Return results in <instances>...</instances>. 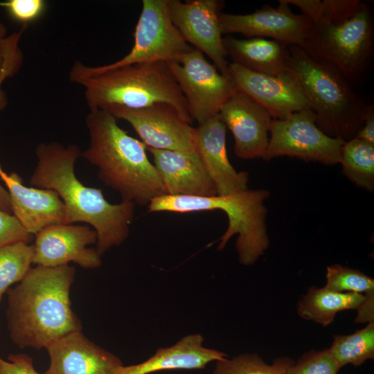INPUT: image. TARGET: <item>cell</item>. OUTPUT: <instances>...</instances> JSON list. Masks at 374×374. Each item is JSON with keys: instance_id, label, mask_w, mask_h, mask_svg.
Returning a JSON list of instances; mask_svg holds the SVG:
<instances>
[{"instance_id": "1", "label": "cell", "mask_w": 374, "mask_h": 374, "mask_svg": "<svg viewBox=\"0 0 374 374\" xmlns=\"http://www.w3.org/2000/svg\"><path fill=\"white\" fill-rule=\"evenodd\" d=\"M37 166L30 179L35 188L54 190L65 208L64 224L84 222L97 234L96 251L102 256L128 237L135 204L107 202L100 189L84 185L76 177L75 164L81 152L70 144L40 143L36 147Z\"/></svg>"}, {"instance_id": "2", "label": "cell", "mask_w": 374, "mask_h": 374, "mask_svg": "<svg viewBox=\"0 0 374 374\" xmlns=\"http://www.w3.org/2000/svg\"><path fill=\"white\" fill-rule=\"evenodd\" d=\"M75 269L67 265L30 268L9 288L6 317L12 342L21 348H46L54 341L82 330L71 308L70 290Z\"/></svg>"}, {"instance_id": "3", "label": "cell", "mask_w": 374, "mask_h": 374, "mask_svg": "<svg viewBox=\"0 0 374 374\" xmlns=\"http://www.w3.org/2000/svg\"><path fill=\"white\" fill-rule=\"evenodd\" d=\"M107 110H90L86 117L88 148L81 152L98 168V177L122 201L148 205L166 195L161 177L146 154L147 146L129 135Z\"/></svg>"}, {"instance_id": "4", "label": "cell", "mask_w": 374, "mask_h": 374, "mask_svg": "<svg viewBox=\"0 0 374 374\" xmlns=\"http://www.w3.org/2000/svg\"><path fill=\"white\" fill-rule=\"evenodd\" d=\"M69 80L84 89L89 110L112 107L139 109L157 103L173 107L190 124L185 97L167 62L136 63L115 68L76 61Z\"/></svg>"}, {"instance_id": "5", "label": "cell", "mask_w": 374, "mask_h": 374, "mask_svg": "<svg viewBox=\"0 0 374 374\" xmlns=\"http://www.w3.org/2000/svg\"><path fill=\"white\" fill-rule=\"evenodd\" d=\"M289 70L296 78L316 115L318 127L328 136L348 141L363 125L369 104L331 64L290 46Z\"/></svg>"}, {"instance_id": "6", "label": "cell", "mask_w": 374, "mask_h": 374, "mask_svg": "<svg viewBox=\"0 0 374 374\" xmlns=\"http://www.w3.org/2000/svg\"><path fill=\"white\" fill-rule=\"evenodd\" d=\"M265 189L241 190L226 195L197 197L163 195L151 200L148 211L190 213L222 210L227 215L228 227L219 239L218 250H222L229 240L238 235L235 248L239 262L249 266L262 256L269 245L264 202L269 197Z\"/></svg>"}, {"instance_id": "7", "label": "cell", "mask_w": 374, "mask_h": 374, "mask_svg": "<svg viewBox=\"0 0 374 374\" xmlns=\"http://www.w3.org/2000/svg\"><path fill=\"white\" fill-rule=\"evenodd\" d=\"M314 26V33L300 48L333 65L353 86L362 82L373 57L374 21L370 8L364 3L344 23Z\"/></svg>"}, {"instance_id": "8", "label": "cell", "mask_w": 374, "mask_h": 374, "mask_svg": "<svg viewBox=\"0 0 374 374\" xmlns=\"http://www.w3.org/2000/svg\"><path fill=\"white\" fill-rule=\"evenodd\" d=\"M312 109L294 112L282 119H272L265 160L288 156L305 161L332 166L340 163L345 141L328 136L316 123Z\"/></svg>"}, {"instance_id": "9", "label": "cell", "mask_w": 374, "mask_h": 374, "mask_svg": "<svg viewBox=\"0 0 374 374\" xmlns=\"http://www.w3.org/2000/svg\"><path fill=\"white\" fill-rule=\"evenodd\" d=\"M168 64L185 97L191 119L199 124L217 115L237 91L230 75L220 73L194 47L177 62Z\"/></svg>"}, {"instance_id": "10", "label": "cell", "mask_w": 374, "mask_h": 374, "mask_svg": "<svg viewBox=\"0 0 374 374\" xmlns=\"http://www.w3.org/2000/svg\"><path fill=\"white\" fill-rule=\"evenodd\" d=\"M131 51L109 68L150 62H177L193 48L170 17L168 0H143Z\"/></svg>"}, {"instance_id": "11", "label": "cell", "mask_w": 374, "mask_h": 374, "mask_svg": "<svg viewBox=\"0 0 374 374\" xmlns=\"http://www.w3.org/2000/svg\"><path fill=\"white\" fill-rule=\"evenodd\" d=\"M105 110L129 123L147 148L197 152V129L171 105L157 103L139 109L112 107Z\"/></svg>"}, {"instance_id": "12", "label": "cell", "mask_w": 374, "mask_h": 374, "mask_svg": "<svg viewBox=\"0 0 374 374\" xmlns=\"http://www.w3.org/2000/svg\"><path fill=\"white\" fill-rule=\"evenodd\" d=\"M224 5L219 0H168L171 20L185 41L206 54L220 73L229 75L219 19Z\"/></svg>"}, {"instance_id": "13", "label": "cell", "mask_w": 374, "mask_h": 374, "mask_svg": "<svg viewBox=\"0 0 374 374\" xmlns=\"http://www.w3.org/2000/svg\"><path fill=\"white\" fill-rule=\"evenodd\" d=\"M278 7L264 5L249 14L220 12L222 34L240 33L249 38L271 37L289 46L302 47L314 31L312 22L305 15L292 12L284 0Z\"/></svg>"}, {"instance_id": "14", "label": "cell", "mask_w": 374, "mask_h": 374, "mask_svg": "<svg viewBox=\"0 0 374 374\" xmlns=\"http://www.w3.org/2000/svg\"><path fill=\"white\" fill-rule=\"evenodd\" d=\"M33 244V263L56 267L73 262L84 269L101 265V256L88 246L96 243L97 234L87 225L57 224L40 230Z\"/></svg>"}, {"instance_id": "15", "label": "cell", "mask_w": 374, "mask_h": 374, "mask_svg": "<svg viewBox=\"0 0 374 374\" xmlns=\"http://www.w3.org/2000/svg\"><path fill=\"white\" fill-rule=\"evenodd\" d=\"M229 75L236 90L250 96L265 107L274 119H282L303 109H312L294 75L288 72L271 76L230 63Z\"/></svg>"}, {"instance_id": "16", "label": "cell", "mask_w": 374, "mask_h": 374, "mask_svg": "<svg viewBox=\"0 0 374 374\" xmlns=\"http://www.w3.org/2000/svg\"><path fill=\"white\" fill-rule=\"evenodd\" d=\"M218 116L233 134L238 157L265 159L273 119L265 107L237 91L220 107Z\"/></svg>"}, {"instance_id": "17", "label": "cell", "mask_w": 374, "mask_h": 374, "mask_svg": "<svg viewBox=\"0 0 374 374\" xmlns=\"http://www.w3.org/2000/svg\"><path fill=\"white\" fill-rule=\"evenodd\" d=\"M46 349L50 365L44 374H114L123 365L120 358L90 341L81 331L67 335Z\"/></svg>"}, {"instance_id": "18", "label": "cell", "mask_w": 374, "mask_h": 374, "mask_svg": "<svg viewBox=\"0 0 374 374\" xmlns=\"http://www.w3.org/2000/svg\"><path fill=\"white\" fill-rule=\"evenodd\" d=\"M0 178L10 197L13 215L30 234L53 224H64L65 208L53 190L28 187L15 172L7 174L0 167Z\"/></svg>"}, {"instance_id": "19", "label": "cell", "mask_w": 374, "mask_h": 374, "mask_svg": "<svg viewBox=\"0 0 374 374\" xmlns=\"http://www.w3.org/2000/svg\"><path fill=\"white\" fill-rule=\"evenodd\" d=\"M162 180L166 195L197 197L217 195L197 152L147 148Z\"/></svg>"}, {"instance_id": "20", "label": "cell", "mask_w": 374, "mask_h": 374, "mask_svg": "<svg viewBox=\"0 0 374 374\" xmlns=\"http://www.w3.org/2000/svg\"><path fill=\"white\" fill-rule=\"evenodd\" d=\"M196 129V152L215 185L217 195L247 189L248 173L238 172L229 160L226 127L218 114L199 124Z\"/></svg>"}, {"instance_id": "21", "label": "cell", "mask_w": 374, "mask_h": 374, "mask_svg": "<svg viewBox=\"0 0 374 374\" xmlns=\"http://www.w3.org/2000/svg\"><path fill=\"white\" fill-rule=\"evenodd\" d=\"M199 333L181 338L169 347L159 348L148 359L133 365L119 367L114 374H151L173 370L203 369L213 362L227 357L220 350L204 346Z\"/></svg>"}, {"instance_id": "22", "label": "cell", "mask_w": 374, "mask_h": 374, "mask_svg": "<svg viewBox=\"0 0 374 374\" xmlns=\"http://www.w3.org/2000/svg\"><path fill=\"white\" fill-rule=\"evenodd\" d=\"M222 42L233 63L244 69L271 76L289 71L290 46L284 42L262 37L240 39L231 35L223 37Z\"/></svg>"}, {"instance_id": "23", "label": "cell", "mask_w": 374, "mask_h": 374, "mask_svg": "<svg viewBox=\"0 0 374 374\" xmlns=\"http://www.w3.org/2000/svg\"><path fill=\"white\" fill-rule=\"evenodd\" d=\"M364 297V294L339 292L312 286L299 300L296 310L302 319L326 327L334 321L338 312L357 310Z\"/></svg>"}, {"instance_id": "24", "label": "cell", "mask_w": 374, "mask_h": 374, "mask_svg": "<svg viewBox=\"0 0 374 374\" xmlns=\"http://www.w3.org/2000/svg\"><path fill=\"white\" fill-rule=\"evenodd\" d=\"M343 174L357 187L374 190V145L357 138L344 142L340 163Z\"/></svg>"}, {"instance_id": "25", "label": "cell", "mask_w": 374, "mask_h": 374, "mask_svg": "<svg viewBox=\"0 0 374 374\" xmlns=\"http://www.w3.org/2000/svg\"><path fill=\"white\" fill-rule=\"evenodd\" d=\"M341 368L347 364L360 366L374 359V321L348 335H335L328 348Z\"/></svg>"}, {"instance_id": "26", "label": "cell", "mask_w": 374, "mask_h": 374, "mask_svg": "<svg viewBox=\"0 0 374 374\" xmlns=\"http://www.w3.org/2000/svg\"><path fill=\"white\" fill-rule=\"evenodd\" d=\"M33 244L18 242L0 247V302L10 287L20 282L33 263Z\"/></svg>"}, {"instance_id": "27", "label": "cell", "mask_w": 374, "mask_h": 374, "mask_svg": "<svg viewBox=\"0 0 374 374\" xmlns=\"http://www.w3.org/2000/svg\"><path fill=\"white\" fill-rule=\"evenodd\" d=\"M294 362L283 357L267 364L256 353H243L215 362L213 374H285Z\"/></svg>"}, {"instance_id": "28", "label": "cell", "mask_w": 374, "mask_h": 374, "mask_svg": "<svg viewBox=\"0 0 374 374\" xmlns=\"http://www.w3.org/2000/svg\"><path fill=\"white\" fill-rule=\"evenodd\" d=\"M325 287L335 292L365 294L374 290V279L361 271L339 264L326 268Z\"/></svg>"}, {"instance_id": "29", "label": "cell", "mask_w": 374, "mask_h": 374, "mask_svg": "<svg viewBox=\"0 0 374 374\" xmlns=\"http://www.w3.org/2000/svg\"><path fill=\"white\" fill-rule=\"evenodd\" d=\"M25 29L24 26L19 31L7 35L6 26L0 22V88L3 82L14 75L22 64L19 40Z\"/></svg>"}, {"instance_id": "30", "label": "cell", "mask_w": 374, "mask_h": 374, "mask_svg": "<svg viewBox=\"0 0 374 374\" xmlns=\"http://www.w3.org/2000/svg\"><path fill=\"white\" fill-rule=\"evenodd\" d=\"M340 369L326 348L304 354L288 368L285 374H337Z\"/></svg>"}, {"instance_id": "31", "label": "cell", "mask_w": 374, "mask_h": 374, "mask_svg": "<svg viewBox=\"0 0 374 374\" xmlns=\"http://www.w3.org/2000/svg\"><path fill=\"white\" fill-rule=\"evenodd\" d=\"M364 4L359 0H323L321 20L318 24L344 23L355 16Z\"/></svg>"}, {"instance_id": "32", "label": "cell", "mask_w": 374, "mask_h": 374, "mask_svg": "<svg viewBox=\"0 0 374 374\" xmlns=\"http://www.w3.org/2000/svg\"><path fill=\"white\" fill-rule=\"evenodd\" d=\"M0 6L12 19L26 25L43 14L46 3L43 0H8L0 2Z\"/></svg>"}, {"instance_id": "33", "label": "cell", "mask_w": 374, "mask_h": 374, "mask_svg": "<svg viewBox=\"0 0 374 374\" xmlns=\"http://www.w3.org/2000/svg\"><path fill=\"white\" fill-rule=\"evenodd\" d=\"M33 238L12 214L0 209V247L18 242L29 243Z\"/></svg>"}, {"instance_id": "34", "label": "cell", "mask_w": 374, "mask_h": 374, "mask_svg": "<svg viewBox=\"0 0 374 374\" xmlns=\"http://www.w3.org/2000/svg\"><path fill=\"white\" fill-rule=\"evenodd\" d=\"M0 374H44L37 372L33 358L24 353L11 354L8 359L0 357Z\"/></svg>"}, {"instance_id": "35", "label": "cell", "mask_w": 374, "mask_h": 374, "mask_svg": "<svg viewBox=\"0 0 374 374\" xmlns=\"http://www.w3.org/2000/svg\"><path fill=\"white\" fill-rule=\"evenodd\" d=\"M363 302L357 309V316L355 323H370L374 321V290L364 294Z\"/></svg>"}, {"instance_id": "36", "label": "cell", "mask_w": 374, "mask_h": 374, "mask_svg": "<svg viewBox=\"0 0 374 374\" xmlns=\"http://www.w3.org/2000/svg\"><path fill=\"white\" fill-rule=\"evenodd\" d=\"M355 138L374 145V106L369 104L362 126Z\"/></svg>"}, {"instance_id": "37", "label": "cell", "mask_w": 374, "mask_h": 374, "mask_svg": "<svg viewBox=\"0 0 374 374\" xmlns=\"http://www.w3.org/2000/svg\"><path fill=\"white\" fill-rule=\"evenodd\" d=\"M0 209L9 213L12 214L11 202L8 191L3 188L0 183Z\"/></svg>"}]
</instances>
